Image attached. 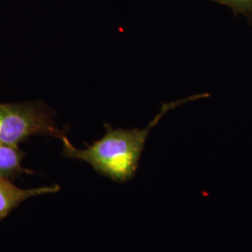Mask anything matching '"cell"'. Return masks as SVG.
Listing matches in <instances>:
<instances>
[{
	"instance_id": "4",
	"label": "cell",
	"mask_w": 252,
	"mask_h": 252,
	"mask_svg": "<svg viewBox=\"0 0 252 252\" xmlns=\"http://www.w3.org/2000/svg\"><path fill=\"white\" fill-rule=\"evenodd\" d=\"M23 153L18 146L0 142V179L11 180L23 173H30L22 166Z\"/></svg>"
},
{
	"instance_id": "5",
	"label": "cell",
	"mask_w": 252,
	"mask_h": 252,
	"mask_svg": "<svg viewBox=\"0 0 252 252\" xmlns=\"http://www.w3.org/2000/svg\"><path fill=\"white\" fill-rule=\"evenodd\" d=\"M233 9L235 13L243 14L245 17L252 20V0H211Z\"/></svg>"
},
{
	"instance_id": "3",
	"label": "cell",
	"mask_w": 252,
	"mask_h": 252,
	"mask_svg": "<svg viewBox=\"0 0 252 252\" xmlns=\"http://www.w3.org/2000/svg\"><path fill=\"white\" fill-rule=\"evenodd\" d=\"M60 190L57 184L32 189H22L14 185L10 180L0 179V220L9 215L27 199L44 194L55 193Z\"/></svg>"
},
{
	"instance_id": "2",
	"label": "cell",
	"mask_w": 252,
	"mask_h": 252,
	"mask_svg": "<svg viewBox=\"0 0 252 252\" xmlns=\"http://www.w3.org/2000/svg\"><path fill=\"white\" fill-rule=\"evenodd\" d=\"M33 135L65 136L54 121L52 111L39 103H0V142L18 146Z\"/></svg>"
},
{
	"instance_id": "1",
	"label": "cell",
	"mask_w": 252,
	"mask_h": 252,
	"mask_svg": "<svg viewBox=\"0 0 252 252\" xmlns=\"http://www.w3.org/2000/svg\"><path fill=\"white\" fill-rule=\"evenodd\" d=\"M207 97L209 94L204 93L163 103L159 113L144 129H113L106 125L105 135L82 150L74 147L65 135L62 139L63 154L68 158L87 162L98 174L111 180L127 182L135 178L148 136L162 117L184 103Z\"/></svg>"
}]
</instances>
